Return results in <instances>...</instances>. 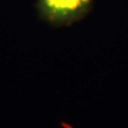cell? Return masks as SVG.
I'll use <instances>...</instances> for the list:
<instances>
[{"label": "cell", "instance_id": "obj_1", "mask_svg": "<svg viewBox=\"0 0 128 128\" xmlns=\"http://www.w3.org/2000/svg\"><path fill=\"white\" fill-rule=\"evenodd\" d=\"M43 10L51 20L63 22L76 18L88 7L90 0H40Z\"/></svg>", "mask_w": 128, "mask_h": 128}]
</instances>
